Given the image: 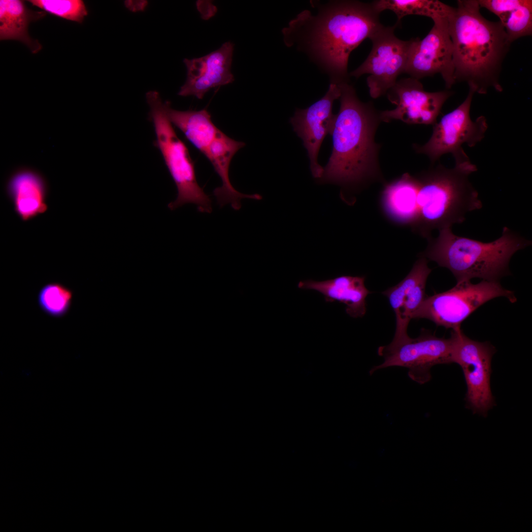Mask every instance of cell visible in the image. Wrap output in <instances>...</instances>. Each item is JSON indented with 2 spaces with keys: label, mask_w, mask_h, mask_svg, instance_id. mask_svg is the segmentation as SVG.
<instances>
[{
  "label": "cell",
  "mask_w": 532,
  "mask_h": 532,
  "mask_svg": "<svg viewBox=\"0 0 532 532\" xmlns=\"http://www.w3.org/2000/svg\"><path fill=\"white\" fill-rule=\"evenodd\" d=\"M298 14L282 31L285 45L305 53L329 76L330 83H348L351 52L382 25L372 2L333 0Z\"/></svg>",
  "instance_id": "6da1fadb"
},
{
  "label": "cell",
  "mask_w": 532,
  "mask_h": 532,
  "mask_svg": "<svg viewBox=\"0 0 532 532\" xmlns=\"http://www.w3.org/2000/svg\"><path fill=\"white\" fill-rule=\"evenodd\" d=\"M478 0H459L447 16L453 46L455 83L466 82L479 94L502 91V64L511 43L500 21L485 19Z\"/></svg>",
  "instance_id": "7a4b0ae2"
},
{
  "label": "cell",
  "mask_w": 532,
  "mask_h": 532,
  "mask_svg": "<svg viewBox=\"0 0 532 532\" xmlns=\"http://www.w3.org/2000/svg\"><path fill=\"white\" fill-rule=\"evenodd\" d=\"M339 85L340 105L331 133L332 151L320 179L342 186L383 180L380 146L375 141L380 112L371 102L361 101L348 83Z\"/></svg>",
  "instance_id": "3957f363"
},
{
  "label": "cell",
  "mask_w": 532,
  "mask_h": 532,
  "mask_svg": "<svg viewBox=\"0 0 532 532\" xmlns=\"http://www.w3.org/2000/svg\"><path fill=\"white\" fill-rule=\"evenodd\" d=\"M439 231L437 237L428 239V245L420 257L448 268L457 282L473 278L499 281L510 274L512 256L532 244L506 227L500 237L487 243L454 234L451 228Z\"/></svg>",
  "instance_id": "277c9868"
},
{
  "label": "cell",
  "mask_w": 532,
  "mask_h": 532,
  "mask_svg": "<svg viewBox=\"0 0 532 532\" xmlns=\"http://www.w3.org/2000/svg\"><path fill=\"white\" fill-rule=\"evenodd\" d=\"M477 170L469 160L455 163L451 168L439 164L418 175L417 219L413 231L429 239L433 230L461 223L467 212L481 208L478 193L468 179Z\"/></svg>",
  "instance_id": "5b68a950"
},
{
  "label": "cell",
  "mask_w": 532,
  "mask_h": 532,
  "mask_svg": "<svg viewBox=\"0 0 532 532\" xmlns=\"http://www.w3.org/2000/svg\"><path fill=\"white\" fill-rule=\"evenodd\" d=\"M146 99L155 132V145L162 155L177 190L176 200L170 202L168 207L173 210L187 203H193L199 211L211 213V200L198 182L194 163L186 145L178 136L168 118L166 101H162L156 91L147 92Z\"/></svg>",
  "instance_id": "8992f818"
},
{
  "label": "cell",
  "mask_w": 532,
  "mask_h": 532,
  "mask_svg": "<svg viewBox=\"0 0 532 532\" xmlns=\"http://www.w3.org/2000/svg\"><path fill=\"white\" fill-rule=\"evenodd\" d=\"M498 297H504L511 303L517 300L514 292L504 288L499 281L482 280L476 284L470 280L459 281L448 291L427 296L412 319H428L452 330L461 328L462 323L472 312Z\"/></svg>",
  "instance_id": "52a82bcc"
},
{
  "label": "cell",
  "mask_w": 532,
  "mask_h": 532,
  "mask_svg": "<svg viewBox=\"0 0 532 532\" xmlns=\"http://www.w3.org/2000/svg\"><path fill=\"white\" fill-rule=\"evenodd\" d=\"M474 92L469 89L465 100L433 125L432 134L423 145L414 144L415 152L426 155L432 164L442 155L451 154L455 162L470 160L462 145L474 147L485 137L488 125L484 116L471 120L470 109Z\"/></svg>",
  "instance_id": "ba28073f"
},
{
  "label": "cell",
  "mask_w": 532,
  "mask_h": 532,
  "mask_svg": "<svg viewBox=\"0 0 532 532\" xmlns=\"http://www.w3.org/2000/svg\"><path fill=\"white\" fill-rule=\"evenodd\" d=\"M452 362L461 367L466 385V407L486 417L496 405L491 387V363L496 349L488 342L466 336L461 328L452 330Z\"/></svg>",
  "instance_id": "9c48e42d"
},
{
  "label": "cell",
  "mask_w": 532,
  "mask_h": 532,
  "mask_svg": "<svg viewBox=\"0 0 532 532\" xmlns=\"http://www.w3.org/2000/svg\"><path fill=\"white\" fill-rule=\"evenodd\" d=\"M452 337H438L422 329L416 338L409 337L397 344L390 343L378 347L379 356L384 362L369 370L372 375L378 370L392 366L406 368L408 376L419 384L432 379L431 368L439 364H452Z\"/></svg>",
  "instance_id": "30bf717a"
},
{
  "label": "cell",
  "mask_w": 532,
  "mask_h": 532,
  "mask_svg": "<svg viewBox=\"0 0 532 532\" xmlns=\"http://www.w3.org/2000/svg\"><path fill=\"white\" fill-rule=\"evenodd\" d=\"M397 26H383L369 39L371 50L366 60L349 73L357 78L368 74L366 82L370 97L377 99L387 93L404 73L412 39L402 40L394 33Z\"/></svg>",
  "instance_id": "8fae6325"
},
{
  "label": "cell",
  "mask_w": 532,
  "mask_h": 532,
  "mask_svg": "<svg viewBox=\"0 0 532 532\" xmlns=\"http://www.w3.org/2000/svg\"><path fill=\"white\" fill-rule=\"evenodd\" d=\"M433 26L423 39L412 38L404 73L420 80L439 73L450 89L455 83L453 46L447 17L433 20Z\"/></svg>",
  "instance_id": "7c38bea8"
},
{
  "label": "cell",
  "mask_w": 532,
  "mask_h": 532,
  "mask_svg": "<svg viewBox=\"0 0 532 532\" xmlns=\"http://www.w3.org/2000/svg\"><path fill=\"white\" fill-rule=\"evenodd\" d=\"M386 94L396 107L380 111L381 122L399 120L410 124L433 125L453 92L426 91L419 80L410 77L397 80Z\"/></svg>",
  "instance_id": "4fadbf2b"
},
{
  "label": "cell",
  "mask_w": 532,
  "mask_h": 532,
  "mask_svg": "<svg viewBox=\"0 0 532 532\" xmlns=\"http://www.w3.org/2000/svg\"><path fill=\"white\" fill-rule=\"evenodd\" d=\"M340 95L339 85L330 83L323 98L306 109H297L290 120L307 151L311 171L316 178L320 179L323 172L317 162L318 154L325 137L332 132L336 116L332 112V105Z\"/></svg>",
  "instance_id": "5bb4252c"
},
{
  "label": "cell",
  "mask_w": 532,
  "mask_h": 532,
  "mask_svg": "<svg viewBox=\"0 0 532 532\" xmlns=\"http://www.w3.org/2000/svg\"><path fill=\"white\" fill-rule=\"evenodd\" d=\"M233 50L234 44L227 41L203 57L185 59L187 79L178 95L202 99L211 89L232 83L234 81L231 71Z\"/></svg>",
  "instance_id": "9a60e30c"
},
{
  "label": "cell",
  "mask_w": 532,
  "mask_h": 532,
  "mask_svg": "<svg viewBox=\"0 0 532 532\" xmlns=\"http://www.w3.org/2000/svg\"><path fill=\"white\" fill-rule=\"evenodd\" d=\"M431 271L428 260L420 257L403 279L382 293L388 298L396 317L395 332L391 343L397 344L410 337L408 326L413 314L427 297L426 283Z\"/></svg>",
  "instance_id": "2e32d148"
},
{
  "label": "cell",
  "mask_w": 532,
  "mask_h": 532,
  "mask_svg": "<svg viewBox=\"0 0 532 532\" xmlns=\"http://www.w3.org/2000/svg\"><path fill=\"white\" fill-rule=\"evenodd\" d=\"M5 188L15 212L22 221L33 220L47 211L48 185L37 171L29 167L16 169L7 179Z\"/></svg>",
  "instance_id": "e0dca14e"
},
{
  "label": "cell",
  "mask_w": 532,
  "mask_h": 532,
  "mask_svg": "<svg viewBox=\"0 0 532 532\" xmlns=\"http://www.w3.org/2000/svg\"><path fill=\"white\" fill-rule=\"evenodd\" d=\"M245 145L244 142L231 138L219 130L204 154L222 181V185L213 192L220 207L230 204L233 209L238 210L241 208L242 199L260 200L262 198L259 194L247 195L237 191L229 179V166L232 158Z\"/></svg>",
  "instance_id": "ac0fdd59"
},
{
  "label": "cell",
  "mask_w": 532,
  "mask_h": 532,
  "mask_svg": "<svg viewBox=\"0 0 532 532\" xmlns=\"http://www.w3.org/2000/svg\"><path fill=\"white\" fill-rule=\"evenodd\" d=\"M417 176L405 173L384 184L380 197L381 210L392 223L399 226H415L417 219Z\"/></svg>",
  "instance_id": "d6986e66"
},
{
  "label": "cell",
  "mask_w": 532,
  "mask_h": 532,
  "mask_svg": "<svg viewBox=\"0 0 532 532\" xmlns=\"http://www.w3.org/2000/svg\"><path fill=\"white\" fill-rule=\"evenodd\" d=\"M365 276L342 275L321 281L306 280L300 281L298 287L314 290L322 294L327 302L338 301L344 303L347 314L353 318L362 317L366 312L367 296L371 292L365 285Z\"/></svg>",
  "instance_id": "ffe728a7"
},
{
  "label": "cell",
  "mask_w": 532,
  "mask_h": 532,
  "mask_svg": "<svg viewBox=\"0 0 532 532\" xmlns=\"http://www.w3.org/2000/svg\"><path fill=\"white\" fill-rule=\"evenodd\" d=\"M44 11H33L28 9L22 0H0V39L16 40L26 45L33 53L41 50L42 46L29 35V23L43 17Z\"/></svg>",
  "instance_id": "44dd1931"
},
{
  "label": "cell",
  "mask_w": 532,
  "mask_h": 532,
  "mask_svg": "<svg viewBox=\"0 0 532 532\" xmlns=\"http://www.w3.org/2000/svg\"><path fill=\"white\" fill-rule=\"evenodd\" d=\"M168 118L173 125L203 155L219 129L213 123L206 109L179 111L172 108L166 101Z\"/></svg>",
  "instance_id": "7402d4cb"
},
{
  "label": "cell",
  "mask_w": 532,
  "mask_h": 532,
  "mask_svg": "<svg viewBox=\"0 0 532 532\" xmlns=\"http://www.w3.org/2000/svg\"><path fill=\"white\" fill-rule=\"evenodd\" d=\"M372 3L379 13L385 10L394 12L397 17V26L402 18L409 15L424 16L432 20L447 17L451 7L437 0H377Z\"/></svg>",
  "instance_id": "603a6c76"
},
{
  "label": "cell",
  "mask_w": 532,
  "mask_h": 532,
  "mask_svg": "<svg viewBox=\"0 0 532 532\" xmlns=\"http://www.w3.org/2000/svg\"><path fill=\"white\" fill-rule=\"evenodd\" d=\"M73 296V291L64 284L58 282H49L39 290L38 305L48 316L62 318L69 311Z\"/></svg>",
  "instance_id": "cb8c5ba5"
},
{
  "label": "cell",
  "mask_w": 532,
  "mask_h": 532,
  "mask_svg": "<svg viewBox=\"0 0 532 532\" xmlns=\"http://www.w3.org/2000/svg\"><path fill=\"white\" fill-rule=\"evenodd\" d=\"M510 43L532 34V0L523 2L513 11L499 19Z\"/></svg>",
  "instance_id": "d4e9b609"
},
{
  "label": "cell",
  "mask_w": 532,
  "mask_h": 532,
  "mask_svg": "<svg viewBox=\"0 0 532 532\" xmlns=\"http://www.w3.org/2000/svg\"><path fill=\"white\" fill-rule=\"evenodd\" d=\"M33 6L56 16L79 23L88 15L82 0H30Z\"/></svg>",
  "instance_id": "484cf974"
},
{
  "label": "cell",
  "mask_w": 532,
  "mask_h": 532,
  "mask_svg": "<svg viewBox=\"0 0 532 532\" xmlns=\"http://www.w3.org/2000/svg\"><path fill=\"white\" fill-rule=\"evenodd\" d=\"M523 0H478L480 8L484 7L496 15L499 19L513 11L522 3Z\"/></svg>",
  "instance_id": "4316f807"
},
{
  "label": "cell",
  "mask_w": 532,
  "mask_h": 532,
  "mask_svg": "<svg viewBox=\"0 0 532 532\" xmlns=\"http://www.w3.org/2000/svg\"><path fill=\"white\" fill-rule=\"evenodd\" d=\"M134 3H135L134 4H133V3H132V2L131 1H128V2L126 1V6L128 8L130 9L131 10H132V11H134V10L137 11V10H140L141 9H144V7L145 6L146 2H144V1L141 2V1L140 2V1H139V2H137V4H136V2H134Z\"/></svg>",
  "instance_id": "83f0119b"
}]
</instances>
